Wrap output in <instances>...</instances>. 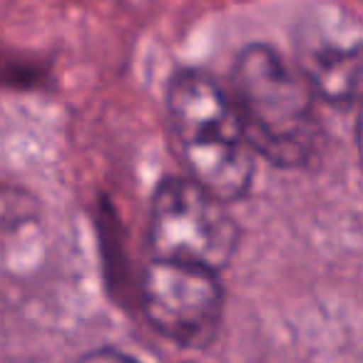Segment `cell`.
I'll use <instances>...</instances> for the list:
<instances>
[{"label":"cell","mask_w":363,"mask_h":363,"mask_svg":"<svg viewBox=\"0 0 363 363\" xmlns=\"http://www.w3.org/2000/svg\"><path fill=\"white\" fill-rule=\"evenodd\" d=\"M167 130L182 167L222 202L252 189L257 155L232 97L212 75L182 70L167 87Z\"/></svg>","instance_id":"6da1fadb"},{"label":"cell","mask_w":363,"mask_h":363,"mask_svg":"<svg viewBox=\"0 0 363 363\" xmlns=\"http://www.w3.org/2000/svg\"><path fill=\"white\" fill-rule=\"evenodd\" d=\"M232 102L254 155L277 167H303L318 150L313 92L272 48L249 45L234 65Z\"/></svg>","instance_id":"7a4b0ae2"},{"label":"cell","mask_w":363,"mask_h":363,"mask_svg":"<svg viewBox=\"0 0 363 363\" xmlns=\"http://www.w3.org/2000/svg\"><path fill=\"white\" fill-rule=\"evenodd\" d=\"M147 237L155 259L219 274L234 259L239 227L227 202L189 177H169L157 187Z\"/></svg>","instance_id":"3957f363"},{"label":"cell","mask_w":363,"mask_h":363,"mask_svg":"<svg viewBox=\"0 0 363 363\" xmlns=\"http://www.w3.org/2000/svg\"><path fill=\"white\" fill-rule=\"evenodd\" d=\"M142 313L160 336L182 348H204L224 316L219 274L189 264L152 259L140 281Z\"/></svg>","instance_id":"277c9868"},{"label":"cell","mask_w":363,"mask_h":363,"mask_svg":"<svg viewBox=\"0 0 363 363\" xmlns=\"http://www.w3.org/2000/svg\"><path fill=\"white\" fill-rule=\"evenodd\" d=\"M296 72L313 97L351 105L361 90V28L338 6H316L298 21Z\"/></svg>","instance_id":"5b68a950"},{"label":"cell","mask_w":363,"mask_h":363,"mask_svg":"<svg viewBox=\"0 0 363 363\" xmlns=\"http://www.w3.org/2000/svg\"><path fill=\"white\" fill-rule=\"evenodd\" d=\"M77 363H140V361H135V358L122 351H115V348H97V351L82 356Z\"/></svg>","instance_id":"8992f818"}]
</instances>
